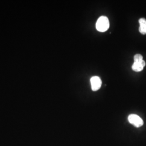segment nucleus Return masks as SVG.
Returning a JSON list of instances; mask_svg holds the SVG:
<instances>
[{
  "label": "nucleus",
  "mask_w": 146,
  "mask_h": 146,
  "mask_svg": "<svg viewBox=\"0 0 146 146\" xmlns=\"http://www.w3.org/2000/svg\"><path fill=\"white\" fill-rule=\"evenodd\" d=\"M110 27V21L106 16H101L96 23V28L99 31H107Z\"/></svg>",
  "instance_id": "nucleus-1"
},
{
  "label": "nucleus",
  "mask_w": 146,
  "mask_h": 146,
  "mask_svg": "<svg viewBox=\"0 0 146 146\" xmlns=\"http://www.w3.org/2000/svg\"><path fill=\"white\" fill-rule=\"evenodd\" d=\"M129 123L136 127H140L143 125V121L141 117L136 114H131L128 117Z\"/></svg>",
  "instance_id": "nucleus-2"
},
{
  "label": "nucleus",
  "mask_w": 146,
  "mask_h": 146,
  "mask_svg": "<svg viewBox=\"0 0 146 146\" xmlns=\"http://www.w3.org/2000/svg\"><path fill=\"white\" fill-rule=\"evenodd\" d=\"M90 83L93 91H97L101 87L102 81L99 77L95 76L90 78Z\"/></svg>",
  "instance_id": "nucleus-3"
},
{
  "label": "nucleus",
  "mask_w": 146,
  "mask_h": 146,
  "mask_svg": "<svg viewBox=\"0 0 146 146\" xmlns=\"http://www.w3.org/2000/svg\"><path fill=\"white\" fill-rule=\"evenodd\" d=\"M145 66L146 62L143 60L140 62H134L133 64L132 65V69L135 72H139L143 69Z\"/></svg>",
  "instance_id": "nucleus-4"
},
{
  "label": "nucleus",
  "mask_w": 146,
  "mask_h": 146,
  "mask_svg": "<svg viewBox=\"0 0 146 146\" xmlns=\"http://www.w3.org/2000/svg\"><path fill=\"white\" fill-rule=\"evenodd\" d=\"M139 22L140 23L139 27V31L140 33L143 34H146V20L145 18H141L139 19Z\"/></svg>",
  "instance_id": "nucleus-5"
},
{
  "label": "nucleus",
  "mask_w": 146,
  "mask_h": 146,
  "mask_svg": "<svg viewBox=\"0 0 146 146\" xmlns=\"http://www.w3.org/2000/svg\"><path fill=\"white\" fill-rule=\"evenodd\" d=\"M134 62H140L142 60H143V56L141 55V54H136L134 56Z\"/></svg>",
  "instance_id": "nucleus-6"
}]
</instances>
